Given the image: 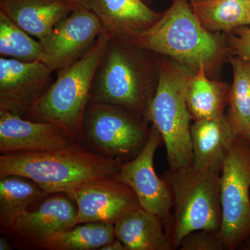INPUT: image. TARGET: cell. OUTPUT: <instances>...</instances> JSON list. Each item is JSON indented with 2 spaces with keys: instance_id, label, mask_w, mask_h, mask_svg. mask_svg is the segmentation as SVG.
<instances>
[{
  "instance_id": "1",
  "label": "cell",
  "mask_w": 250,
  "mask_h": 250,
  "mask_svg": "<svg viewBox=\"0 0 250 250\" xmlns=\"http://www.w3.org/2000/svg\"><path fill=\"white\" fill-rule=\"evenodd\" d=\"M123 163L77 143L55 150L1 154L0 177L21 176L49 195L67 194L83 184L114 175Z\"/></svg>"
},
{
  "instance_id": "2",
  "label": "cell",
  "mask_w": 250,
  "mask_h": 250,
  "mask_svg": "<svg viewBox=\"0 0 250 250\" xmlns=\"http://www.w3.org/2000/svg\"><path fill=\"white\" fill-rule=\"evenodd\" d=\"M143 52L125 38L111 36L94 77L90 100L123 106L148 121L158 80Z\"/></svg>"
},
{
  "instance_id": "3",
  "label": "cell",
  "mask_w": 250,
  "mask_h": 250,
  "mask_svg": "<svg viewBox=\"0 0 250 250\" xmlns=\"http://www.w3.org/2000/svg\"><path fill=\"white\" fill-rule=\"evenodd\" d=\"M139 48L167 56L195 72L206 70L222 52L218 39L199 21L187 0H174L151 27L125 38Z\"/></svg>"
},
{
  "instance_id": "4",
  "label": "cell",
  "mask_w": 250,
  "mask_h": 250,
  "mask_svg": "<svg viewBox=\"0 0 250 250\" xmlns=\"http://www.w3.org/2000/svg\"><path fill=\"white\" fill-rule=\"evenodd\" d=\"M111 37L104 31L82 58L59 70L57 80L26 119L57 125L82 143L83 115L94 77Z\"/></svg>"
},
{
  "instance_id": "5",
  "label": "cell",
  "mask_w": 250,
  "mask_h": 250,
  "mask_svg": "<svg viewBox=\"0 0 250 250\" xmlns=\"http://www.w3.org/2000/svg\"><path fill=\"white\" fill-rule=\"evenodd\" d=\"M221 170L192 164L178 170H168L163 176L170 187L173 201L171 240L174 250L178 249L182 240L194 231H220Z\"/></svg>"
},
{
  "instance_id": "6",
  "label": "cell",
  "mask_w": 250,
  "mask_h": 250,
  "mask_svg": "<svg viewBox=\"0 0 250 250\" xmlns=\"http://www.w3.org/2000/svg\"><path fill=\"white\" fill-rule=\"evenodd\" d=\"M192 74L177 62H162L148 113V122L155 125L165 144L170 170L193 164L192 118L187 101L188 85Z\"/></svg>"
},
{
  "instance_id": "7",
  "label": "cell",
  "mask_w": 250,
  "mask_h": 250,
  "mask_svg": "<svg viewBox=\"0 0 250 250\" xmlns=\"http://www.w3.org/2000/svg\"><path fill=\"white\" fill-rule=\"evenodd\" d=\"M147 123L127 108L89 99L83 115L82 144L103 155L130 161L149 139Z\"/></svg>"
},
{
  "instance_id": "8",
  "label": "cell",
  "mask_w": 250,
  "mask_h": 250,
  "mask_svg": "<svg viewBox=\"0 0 250 250\" xmlns=\"http://www.w3.org/2000/svg\"><path fill=\"white\" fill-rule=\"evenodd\" d=\"M250 142L237 138L225 156L220 177V234L228 250L250 235Z\"/></svg>"
},
{
  "instance_id": "9",
  "label": "cell",
  "mask_w": 250,
  "mask_h": 250,
  "mask_svg": "<svg viewBox=\"0 0 250 250\" xmlns=\"http://www.w3.org/2000/svg\"><path fill=\"white\" fill-rule=\"evenodd\" d=\"M162 142L160 132L152 124L149 139L142 151L134 159L123 163L113 176L134 190L143 208L160 218L171 238L172 192L166 180L156 174L154 164L156 149Z\"/></svg>"
},
{
  "instance_id": "10",
  "label": "cell",
  "mask_w": 250,
  "mask_h": 250,
  "mask_svg": "<svg viewBox=\"0 0 250 250\" xmlns=\"http://www.w3.org/2000/svg\"><path fill=\"white\" fill-rule=\"evenodd\" d=\"M104 31L101 21L92 10L75 8L40 41V61L51 71H59L82 58Z\"/></svg>"
},
{
  "instance_id": "11",
  "label": "cell",
  "mask_w": 250,
  "mask_h": 250,
  "mask_svg": "<svg viewBox=\"0 0 250 250\" xmlns=\"http://www.w3.org/2000/svg\"><path fill=\"white\" fill-rule=\"evenodd\" d=\"M49 195L4 233L18 249L43 250L51 237L76 225L77 207L71 197L62 192Z\"/></svg>"
},
{
  "instance_id": "12",
  "label": "cell",
  "mask_w": 250,
  "mask_h": 250,
  "mask_svg": "<svg viewBox=\"0 0 250 250\" xmlns=\"http://www.w3.org/2000/svg\"><path fill=\"white\" fill-rule=\"evenodd\" d=\"M41 61L23 62L0 58V111L26 118L53 83L52 73Z\"/></svg>"
},
{
  "instance_id": "13",
  "label": "cell",
  "mask_w": 250,
  "mask_h": 250,
  "mask_svg": "<svg viewBox=\"0 0 250 250\" xmlns=\"http://www.w3.org/2000/svg\"><path fill=\"white\" fill-rule=\"evenodd\" d=\"M76 204V225L86 223H111L141 207L134 190L114 176L96 179L67 193Z\"/></svg>"
},
{
  "instance_id": "14",
  "label": "cell",
  "mask_w": 250,
  "mask_h": 250,
  "mask_svg": "<svg viewBox=\"0 0 250 250\" xmlns=\"http://www.w3.org/2000/svg\"><path fill=\"white\" fill-rule=\"evenodd\" d=\"M80 143L57 125L26 119L0 111L1 154L28 151H51Z\"/></svg>"
},
{
  "instance_id": "15",
  "label": "cell",
  "mask_w": 250,
  "mask_h": 250,
  "mask_svg": "<svg viewBox=\"0 0 250 250\" xmlns=\"http://www.w3.org/2000/svg\"><path fill=\"white\" fill-rule=\"evenodd\" d=\"M77 8L70 0H0V11L39 41Z\"/></svg>"
},
{
  "instance_id": "16",
  "label": "cell",
  "mask_w": 250,
  "mask_h": 250,
  "mask_svg": "<svg viewBox=\"0 0 250 250\" xmlns=\"http://www.w3.org/2000/svg\"><path fill=\"white\" fill-rule=\"evenodd\" d=\"M91 10L111 36L128 38L154 24L162 14L143 0H90Z\"/></svg>"
},
{
  "instance_id": "17",
  "label": "cell",
  "mask_w": 250,
  "mask_h": 250,
  "mask_svg": "<svg viewBox=\"0 0 250 250\" xmlns=\"http://www.w3.org/2000/svg\"><path fill=\"white\" fill-rule=\"evenodd\" d=\"M193 165L222 168L223 161L238 135L225 114L195 121L191 125Z\"/></svg>"
},
{
  "instance_id": "18",
  "label": "cell",
  "mask_w": 250,
  "mask_h": 250,
  "mask_svg": "<svg viewBox=\"0 0 250 250\" xmlns=\"http://www.w3.org/2000/svg\"><path fill=\"white\" fill-rule=\"evenodd\" d=\"M156 215L142 207L135 208L117 220L115 236L127 250H172L170 236Z\"/></svg>"
},
{
  "instance_id": "19",
  "label": "cell",
  "mask_w": 250,
  "mask_h": 250,
  "mask_svg": "<svg viewBox=\"0 0 250 250\" xmlns=\"http://www.w3.org/2000/svg\"><path fill=\"white\" fill-rule=\"evenodd\" d=\"M37 184L26 177L8 175L0 177V228L4 233L15 222L34 206L48 196Z\"/></svg>"
},
{
  "instance_id": "20",
  "label": "cell",
  "mask_w": 250,
  "mask_h": 250,
  "mask_svg": "<svg viewBox=\"0 0 250 250\" xmlns=\"http://www.w3.org/2000/svg\"><path fill=\"white\" fill-rule=\"evenodd\" d=\"M205 67L193 72L188 85V107L194 121L216 118L224 114L229 93L223 83L210 80Z\"/></svg>"
},
{
  "instance_id": "21",
  "label": "cell",
  "mask_w": 250,
  "mask_h": 250,
  "mask_svg": "<svg viewBox=\"0 0 250 250\" xmlns=\"http://www.w3.org/2000/svg\"><path fill=\"white\" fill-rule=\"evenodd\" d=\"M208 31H231L250 24V0H200L192 7Z\"/></svg>"
},
{
  "instance_id": "22",
  "label": "cell",
  "mask_w": 250,
  "mask_h": 250,
  "mask_svg": "<svg viewBox=\"0 0 250 250\" xmlns=\"http://www.w3.org/2000/svg\"><path fill=\"white\" fill-rule=\"evenodd\" d=\"M233 79L228 118L238 136L250 142V58L231 57Z\"/></svg>"
},
{
  "instance_id": "23",
  "label": "cell",
  "mask_w": 250,
  "mask_h": 250,
  "mask_svg": "<svg viewBox=\"0 0 250 250\" xmlns=\"http://www.w3.org/2000/svg\"><path fill=\"white\" fill-rule=\"evenodd\" d=\"M114 225L86 223L57 233L45 243V250H96L115 239Z\"/></svg>"
},
{
  "instance_id": "24",
  "label": "cell",
  "mask_w": 250,
  "mask_h": 250,
  "mask_svg": "<svg viewBox=\"0 0 250 250\" xmlns=\"http://www.w3.org/2000/svg\"><path fill=\"white\" fill-rule=\"evenodd\" d=\"M0 11V55L23 62L40 61L42 46Z\"/></svg>"
},
{
  "instance_id": "25",
  "label": "cell",
  "mask_w": 250,
  "mask_h": 250,
  "mask_svg": "<svg viewBox=\"0 0 250 250\" xmlns=\"http://www.w3.org/2000/svg\"><path fill=\"white\" fill-rule=\"evenodd\" d=\"M181 250H228L219 231H194L181 242Z\"/></svg>"
},
{
  "instance_id": "26",
  "label": "cell",
  "mask_w": 250,
  "mask_h": 250,
  "mask_svg": "<svg viewBox=\"0 0 250 250\" xmlns=\"http://www.w3.org/2000/svg\"><path fill=\"white\" fill-rule=\"evenodd\" d=\"M229 44L234 56L250 58V27L243 26L236 29Z\"/></svg>"
},
{
  "instance_id": "27",
  "label": "cell",
  "mask_w": 250,
  "mask_h": 250,
  "mask_svg": "<svg viewBox=\"0 0 250 250\" xmlns=\"http://www.w3.org/2000/svg\"><path fill=\"white\" fill-rule=\"evenodd\" d=\"M100 250H127L119 240L115 238L113 241L103 246Z\"/></svg>"
},
{
  "instance_id": "28",
  "label": "cell",
  "mask_w": 250,
  "mask_h": 250,
  "mask_svg": "<svg viewBox=\"0 0 250 250\" xmlns=\"http://www.w3.org/2000/svg\"><path fill=\"white\" fill-rule=\"evenodd\" d=\"M76 7H83L91 10L90 0H70Z\"/></svg>"
},
{
  "instance_id": "29",
  "label": "cell",
  "mask_w": 250,
  "mask_h": 250,
  "mask_svg": "<svg viewBox=\"0 0 250 250\" xmlns=\"http://www.w3.org/2000/svg\"><path fill=\"white\" fill-rule=\"evenodd\" d=\"M12 249V246L9 240L6 237H1L0 238V250H11Z\"/></svg>"
},
{
  "instance_id": "30",
  "label": "cell",
  "mask_w": 250,
  "mask_h": 250,
  "mask_svg": "<svg viewBox=\"0 0 250 250\" xmlns=\"http://www.w3.org/2000/svg\"><path fill=\"white\" fill-rule=\"evenodd\" d=\"M249 25L250 26V24Z\"/></svg>"
}]
</instances>
